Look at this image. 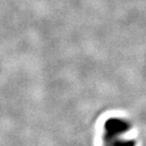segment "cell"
<instances>
[{
	"mask_svg": "<svg viewBox=\"0 0 146 146\" xmlns=\"http://www.w3.org/2000/svg\"><path fill=\"white\" fill-rule=\"evenodd\" d=\"M132 125L129 121L121 118H110L104 124V144L108 146L114 140L118 139L121 135L129 132Z\"/></svg>",
	"mask_w": 146,
	"mask_h": 146,
	"instance_id": "obj_1",
	"label": "cell"
},
{
	"mask_svg": "<svg viewBox=\"0 0 146 146\" xmlns=\"http://www.w3.org/2000/svg\"><path fill=\"white\" fill-rule=\"evenodd\" d=\"M136 142L134 140H124L122 138H118V139L114 140L108 146H135Z\"/></svg>",
	"mask_w": 146,
	"mask_h": 146,
	"instance_id": "obj_2",
	"label": "cell"
}]
</instances>
